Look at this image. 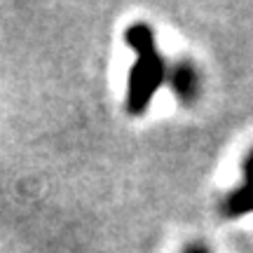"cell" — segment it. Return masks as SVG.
Instances as JSON below:
<instances>
[{
    "label": "cell",
    "instance_id": "1",
    "mask_svg": "<svg viewBox=\"0 0 253 253\" xmlns=\"http://www.w3.org/2000/svg\"><path fill=\"white\" fill-rule=\"evenodd\" d=\"M125 40L136 52V61L126 80V110L131 115H141L153 103L157 89L167 82L169 66L160 54L155 33L148 24H131L126 28Z\"/></svg>",
    "mask_w": 253,
    "mask_h": 253
},
{
    "label": "cell",
    "instance_id": "2",
    "mask_svg": "<svg viewBox=\"0 0 253 253\" xmlns=\"http://www.w3.org/2000/svg\"><path fill=\"white\" fill-rule=\"evenodd\" d=\"M242 176H244V181L239 183L223 202V213L227 218L253 213V150H249V155L242 162Z\"/></svg>",
    "mask_w": 253,
    "mask_h": 253
},
{
    "label": "cell",
    "instance_id": "3",
    "mask_svg": "<svg viewBox=\"0 0 253 253\" xmlns=\"http://www.w3.org/2000/svg\"><path fill=\"white\" fill-rule=\"evenodd\" d=\"M167 80L171 82L173 94L178 96L181 103H195L199 96V73L190 61H178L173 68H169Z\"/></svg>",
    "mask_w": 253,
    "mask_h": 253
},
{
    "label": "cell",
    "instance_id": "4",
    "mask_svg": "<svg viewBox=\"0 0 253 253\" xmlns=\"http://www.w3.org/2000/svg\"><path fill=\"white\" fill-rule=\"evenodd\" d=\"M183 253H211V251H209L207 246H202V244H190V246L183 249Z\"/></svg>",
    "mask_w": 253,
    "mask_h": 253
}]
</instances>
